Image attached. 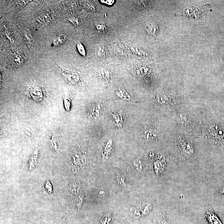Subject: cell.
I'll use <instances>...</instances> for the list:
<instances>
[{
    "label": "cell",
    "mask_w": 224,
    "mask_h": 224,
    "mask_svg": "<svg viewBox=\"0 0 224 224\" xmlns=\"http://www.w3.org/2000/svg\"><path fill=\"white\" fill-rule=\"evenodd\" d=\"M177 149L179 157L182 160L189 159L194 153L193 145L189 139L184 137L178 140Z\"/></svg>",
    "instance_id": "obj_1"
},
{
    "label": "cell",
    "mask_w": 224,
    "mask_h": 224,
    "mask_svg": "<svg viewBox=\"0 0 224 224\" xmlns=\"http://www.w3.org/2000/svg\"><path fill=\"white\" fill-rule=\"evenodd\" d=\"M72 165L74 168L76 170H78L82 168L83 166L86 164V158L82 154L79 152H74L72 154Z\"/></svg>",
    "instance_id": "obj_2"
},
{
    "label": "cell",
    "mask_w": 224,
    "mask_h": 224,
    "mask_svg": "<svg viewBox=\"0 0 224 224\" xmlns=\"http://www.w3.org/2000/svg\"><path fill=\"white\" fill-rule=\"evenodd\" d=\"M61 71L66 81L71 84H77L79 81L80 77L77 73L73 72L61 68Z\"/></svg>",
    "instance_id": "obj_3"
},
{
    "label": "cell",
    "mask_w": 224,
    "mask_h": 224,
    "mask_svg": "<svg viewBox=\"0 0 224 224\" xmlns=\"http://www.w3.org/2000/svg\"><path fill=\"white\" fill-rule=\"evenodd\" d=\"M142 135L145 140H152L157 137V131L152 127H146L143 129Z\"/></svg>",
    "instance_id": "obj_4"
},
{
    "label": "cell",
    "mask_w": 224,
    "mask_h": 224,
    "mask_svg": "<svg viewBox=\"0 0 224 224\" xmlns=\"http://www.w3.org/2000/svg\"><path fill=\"white\" fill-rule=\"evenodd\" d=\"M207 216L209 221L212 224H222L216 215L211 211H208L207 213Z\"/></svg>",
    "instance_id": "obj_5"
},
{
    "label": "cell",
    "mask_w": 224,
    "mask_h": 224,
    "mask_svg": "<svg viewBox=\"0 0 224 224\" xmlns=\"http://www.w3.org/2000/svg\"><path fill=\"white\" fill-rule=\"evenodd\" d=\"M66 37L64 34H61L56 36L53 40V43L55 46H59L65 42Z\"/></svg>",
    "instance_id": "obj_6"
},
{
    "label": "cell",
    "mask_w": 224,
    "mask_h": 224,
    "mask_svg": "<svg viewBox=\"0 0 224 224\" xmlns=\"http://www.w3.org/2000/svg\"><path fill=\"white\" fill-rule=\"evenodd\" d=\"M53 138L51 139L50 140V145L51 146L53 150H55V151L56 152H58L60 150V143L59 140H57L56 139V137H53Z\"/></svg>",
    "instance_id": "obj_7"
},
{
    "label": "cell",
    "mask_w": 224,
    "mask_h": 224,
    "mask_svg": "<svg viewBox=\"0 0 224 224\" xmlns=\"http://www.w3.org/2000/svg\"><path fill=\"white\" fill-rule=\"evenodd\" d=\"M146 31L149 34H154L156 33L157 27L153 23H148L145 27Z\"/></svg>",
    "instance_id": "obj_8"
},
{
    "label": "cell",
    "mask_w": 224,
    "mask_h": 224,
    "mask_svg": "<svg viewBox=\"0 0 224 224\" xmlns=\"http://www.w3.org/2000/svg\"><path fill=\"white\" fill-rule=\"evenodd\" d=\"M98 76L104 80H107L109 78L110 73L109 71L106 69L101 70L98 72Z\"/></svg>",
    "instance_id": "obj_9"
},
{
    "label": "cell",
    "mask_w": 224,
    "mask_h": 224,
    "mask_svg": "<svg viewBox=\"0 0 224 224\" xmlns=\"http://www.w3.org/2000/svg\"><path fill=\"white\" fill-rule=\"evenodd\" d=\"M77 50L80 55L82 56H86V51L84 45L81 43H78L77 45Z\"/></svg>",
    "instance_id": "obj_10"
},
{
    "label": "cell",
    "mask_w": 224,
    "mask_h": 224,
    "mask_svg": "<svg viewBox=\"0 0 224 224\" xmlns=\"http://www.w3.org/2000/svg\"><path fill=\"white\" fill-rule=\"evenodd\" d=\"M21 55H22L20 53H17L14 55L13 59L15 63L18 64H20L23 63V59Z\"/></svg>",
    "instance_id": "obj_11"
},
{
    "label": "cell",
    "mask_w": 224,
    "mask_h": 224,
    "mask_svg": "<svg viewBox=\"0 0 224 224\" xmlns=\"http://www.w3.org/2000/svg\"><path fill=\"white\" fill-rule=\"evenodd\" d=\"M135 167L137 168L138 170H141L142 167H143V164H142V161L140 159H135L134 161H133Z\"/></svg>",
    "instance_id": "obj_12"
},
{
    "label": "cell",
    "mask_w": 224,
    "mask_h": 224,
    "mask_svg": "<svg viewBox=\"0 0 224 224\" xmlns=\"http://www.w3.org/2000/svg\"><path fill=\"white\" fill-rule=\"evenodd\" d=\"M113 117L116 124L118 125H121L120 124V122L121 121V117L120 115H119V114H115V115H113Z\"/></svg>",
    "instance_id": "obj_13"
},
{
    "label": "cell",
    "mask_w": 224,
    "mask_h": 224,
    "mask_svg": "<svg viewBox=\"0 0 224 224\" xmlns=\"http://www.w3.org/2000/svg\"><path fill=\"white\" fill-rule=\"evenodd\" d=\"M96 29L99 31H104L106 29V27L102 25H98L96 26Z\"/></svg>",
    "instance_id": "obj_14"
},
{
    "label": "cell",
    "mask_w": 224,
    "mask_h": 224,
    "mask_svg": "<svg viewBox=\"0 0 224 224\" xmlns=\"http://www.w3.org/2000/svg\"><path fill=\"white\" fill-rule=\"evenodd\" d=\"M115 1H112V0H108V1H101V3H104V4L108 5H113V4L115 3Z\"/></svg>",
    "instance_id": "obj_15"
},
{
    "label": "cell",
    "mask_w": 224,
    "mask_h": 224,
    "mask_svg": "<svg viewBox=\"0 0 224 224\" xmlns=\"http://www.w3.org/2000/svg\"><path fill=\"white\" fill-rule=\"evenodd\" d=\"M25 35L26 40H27L28 41H31V36L29 31H25Z\"/></svg>",
    "instance_id": "obj_16"
},
{
    "label": "cell",
    "mask_w": 224,
    "mask_h": 224,
    "mask_svg": "<svg viewBox=\"0 0 224 224\" xmlns=\"http://www.w3.org/2000/svg\"><path fill=\"white\" fill-rule=\"evenodd\" d=\"M69 21H70V22L72 23V24H73L74 25H78V20L77 19V18H70V19H69Z\"/></svg>",
    "instance_id": "obj_17"
},
{
    "label": "cell",
    "mask_w": 224,
    "mask_h": 224,
    "mask_svg": "<svg viewBox=\"0 0 224 224\" xmlns=\"http://www.w3.org/2000/svg\"><path fill=\"white\" fill-rule=\"evenodd\" d=\"M109 217H105L102 218V221H101V222H102L103 224H108L110 222V219Z\"/></svg>",
    "instance_id": "obj_18"
},
{
    "label": "cell",
    "mask_w": 224,
    "mask_h": 224,
    "mask_svg": "<svg viewBox=\"0 0 224 224\" xmlns=\"http://www.w3.org/2000/svg\"><path fill=\"white\" fill-rule=\"evenodd\" d=\"M219 192L222 196L224 197V185L220 187L219 189Z\"/></svg>",
    "instance_id": "obj_19"
},
{
    "label": "cell",
    "mask_w": 224,
    "mask_h": 224,
    "mask_svg": "<svg viewBox=\"0 0 224 224\" xmlns=\"http://www.w3.org/2000/svg\"><path fill=\"white\" fill-rule=\"evenodd\" d=\"M223 62L224 63V60H223Z\"/></svg>",
    "instance_id": "obj_20"
}]
</instances>
